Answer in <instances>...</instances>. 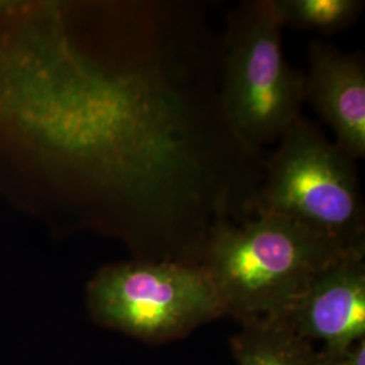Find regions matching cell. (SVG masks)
Returning <instances> with one entry per match:
<instances>
[{
    "mask_svg": "<svg viewBox=\"0 0 365 365\" xmlns=\"http://www.w3.org/2000/svg\"><path fill=\"white\" fill-rule=\"evenodd\" d=\"M306 99L352 160L365 156V64L361 53L345 54L325 42L309 48Z\"/></svg>",
    "mask_w": 365,
    "mask_h": 365,
    "instance_id": "cell-6",
    "label": "cell"
},
{
    "mask_svg": "<svg viewBox=\"0 0 365 365\" xmlns=\"http://www.w3.org/2000/svg\"><path fill=\"white\" fill-rule=\"evenodd\" d=\"M319 349L365 339V257H342L314 277L282 319Z\"/></svg>",
    "mask_w": 365,
    "mask_h": 365,
    "instance_id": "cell-5",
    "label": "cell"
},
{
    "mask_svg": "<svg viewBox=\"0 0 365 365\" xmlns=\"http://www.w3.org/2000/svg\"><path fill=\"white\" fill-rule=\"evenodd\" d=\"M86 298L93 322L146 344L184 339L225 317L205 269L182 261L108 264L92 276Z\"/></svg>",
    "mask_w": 365,
    "mask_h": 365,
    "instance_id": "cell-4",
    "label": "cell"
},
{
    "mask_svg": "<svg viewBox=\"0 0 365 365\" xmlns=\"http://www.w3.org/2000/svg\"><path fill=\"white\" fill-rule=\"evenodd\" d=\"M230 346L238 365H318L317 348L282 319L242 324Z\"/></svg>",
    "mask_w": 365,
    "mask_h": 365,
    "instance_id": "cell-7",
    "label": "cell"
},
{
    "mask_svg": "<svg viewBox=\"0 0 365 365\" xmlns=\"http://www.w3.org/2000/svg\"><path fill=\"white\" fill-rule=\"evenodd\" d=\"M318 365H365V339L339 349H317Z\"/></svg>",
    "mask_w": 365,
    "mask_h": 365,
    "instance_id": "cell-9",
    "label": "cell"
},
{
    "mask_svg": "<svg viewBox=\"0 0 365 365\" xmlns=\"http://www.w3.org/2000/svg\"><path fill=\"white\" fill-rule=\"evenodd\" d=\"M257 214L298 222L344 256L365 257V212L354 160L300 114L279 140Z\"/></svg>",
    "mask_w": 365,
    "mask_h": 365,
    "instance_id": "cell-2",
    "label": "cell"
},
{
    "mask_svg": "<svg viewBox=\"0 0 365 365\" xmlns=\"http://www.w3.org/2000/svg\"><path fill=\"white\" fill-rule=\"evenodd\" d=\"M342 257L298 222L256 212L240 226L218 221L206 235L199 265L237 322L283 319L317 274Z\"/></svg>",
    "mask_w": 365,
    "mask_h": 365,
    "instance_id": "cell-1",
    "label": "cell"
},
{
    "mask_svg": "<svg viewBox=\"0 0 365 365\" xmlns=\"http://www.w3.org/2000/svg\"><path fill=\"white\" fill-rule=\"evenodd\" d=\"M284 26L334 34L351 26L364 7L361 0H274Z\"/></svg>",
    "mask_w": 365,
    "mask_h": 365,
    "instance_id": "cell-8",
    "label": "cell"
},
{
    "mask_svg": "<svg viewBox=\"0 0 365 365\" xmlns=\"http://www.w3.org/2000/svg\"><path fill=\"white\" fill-rule=\"evenodd\" d=\"M283 27L274 0L247 1L230 16L222 102L249 150L279 141L306 101L304 75L283 53Z\"/></svg>",
    "mask_w": 365,
    "mask_h": 365,
    "instance_id": "cell-3",
    "label": "cell"
}]
</instances>
